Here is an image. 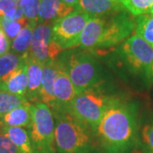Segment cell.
Wrapping results in <instances>:
<instances>
[{
  "instance_id": "6da1fadb",
  "label": "cell",
  "mask_w": 153,
  "mask_h": 153,
  "mask_svg": "<svg viewBox=\"0 0 153 153\" xmlns=\"http://www.w3.org/2000/svg\"><path fill=\"white\" fill-rule=\"evenodd\" d=\"M134 108L113 101L105 113L96 131L105 146L111 152H123L131 146L136 135Z\"/></svg>"
},
{
  "instance_id": "7a4b0ae2",
  "label": "cell",
  "mask_w": 153,
  "mask_h": 153,
  "mask_svg": "<svg viewBox=\"0 0 153 153\" xmlns=\"http://www.w3.org/2000/svg\"><path fill=\"white\" fill-rule=\"evenodd\" d=\"M114 100L98 85L76 94L66 112L87 128L96 131L105 113Z\"/></svg>"
},
{
  "instance_id": "3957f363",
  "label": "cell",
  "mask_w": 153,
  "mask_h": 153,
  "mask_svg": "<svg viewBox=\"0 0 153 153\" xmlns=\"http://www.w3.org/2000/svg\"><path fill=\"white\" fill-rule=\"evenodd\" d=\"M55 115V141L58 152L88 153L91 146L88 128L67 112Z\"/></svg>"
},
{
  "instance_id": "277c9868",
  "label": "cell",
  "mask_w": 153,
  "mask_h": 153,
  "mask_svg": "<svg viewBox=\"0 0 153 153\" xmlns=\"http://www.w3.org/2000/svg\"><path fill=\"white\" fill-rule=\"evenodd\" d=\"M59 61L73 83L76 94L100 84V67L93 55L88 52H74L66 56V60L60 59Z\"/></svg>"
},
{
  "instance_id": "5b68a950",
  "label": "cell",
  "mask_w": 153,
  "mask_h": 153,
  "mask_svg": "<svg viewBox=\"0 0 153 153\" xmlns=\"http://www.w3.org/2000/svg\"><path fill=\"white\" fill-rule=\"evenodd\" d=\"M33 119L27 128L35 153L55 152V122L51 109L42 101L33 103Z\"/></svg>"
},
{
  "instance_id": "8992f818",
  "label": "cell",
  "mask_w": 153,
  "mask_h": 153,
  "mask_svg": "<svg viewBox=\"0 0 153 153\" xmlns=\"http://www.w3.org/2000/svg\"><path fill=\"white\" fill-rule=\"evenodd\" d=\"M90 18L86 13L74 10L53 23V38L60 49L64 51L78 46L80 35Z\"/></svg>"
},
{
  "instance_id": "52a82bcc",
  "label": "cell",
  "mask_w": 153,
  "mask_h": 153,
  "mask_svg": "<svg viewBox=\"0 0 153 153\" xmlns=\"http://www.w3.org/2000/svg\"><path fill=\"white\" fill-rule=\"evenodd\" d=\"M134 16L126 10L106 17L104 32L95 49H108L124 42L135 30Z\"/></svg>"
},
{
  "instance_id": "ba28073f",
  "label": "cell",
  "mask_w": 153,
  "mask_h": 153,
  "mask_svg": "<svg viewBox=\"0 0 153 153\" xmlns=\"http://www.w3.org/2000/svg\"><path fill=\"white\" fill-rule=\"evenodd\" d=\"M52 23H38L34 27L28 57L45 65L57 59L63 51L53 38Z\"/></svg>"
},
{
  "instance_id": "9c48e42d",
  "label": "cell",
  "mask_w": 153,
  "mask_h": 153,
  "mask_svg": "<svg viewBox=\"0 0 153 153\" xmlns=\"http://www.w3.org/2000/svg\"><path fill=\"white\" fill-rule=\"evenodd\" d=\"M122 50L134 71H144L146 73L153 63V45L137 34L130 36L123 43Z\"/></svg>"
},
{
  "instance_id": "30bf717a",
  "label": "cell",
  "mask_w": 153,
  "mask_h": 153,
  "mask_svg": "<svg viewBox=\"0 0 153 153\" xmlns=\"http://www.w3.org/2000/svg\"><path fill=\"white\" fill-rule=\"evenodd\" d=\"M60 71L55 79L54 86V94L56 100V111L55 114L59 112H66L68 106L76 94L75 87L71 82L68 74L60 63Z\"/></svg>"
},
{
  "instance_id": "8fae6325",
  "label": "cell",
  "mask_w": 153,
  "mask_h": 153,
  "mask_svg": "<svg viewBox=\"0 0 153 153\" xmlns=\"http://www.w3.org/2000/svg\"><path fill=\"white\" fill-rule=\"evenodd\" d=\"M60 68V62L57 59L44 65L43 78L40 88V101L47 105L53 112H55L56 111L54 86Z\"/></svg>"
},
{
  "instance_id": "7c38bea8",
  "label": "cell",
  "mask_w": 153,
  "mask_h": 153,
  "mask_svg": "<svg viewBox=\"0 0 153 153\" xmlns=\"http://www.w3.org/2000/svg\"><path fill=\"white\" fill-rule=\"evenodd\" d=\"M76 10L86 13L90 17L105 18L126 9L115 0H79Z\"/></svg>"
},
{
  "instance_id": "4fadbf2b",
  "label": "cell",
  "mask_w": 153,
  "mask_h": 153,
  "mask_svg": "<svg viewBox=\"0 0 153 153\" xmlns=\"http://www.w3.org/2000/svg\"><path fill=\"white\" fill-rule=\"evenodd\" d=\"M105 23L106 17H91L80 35L78 46L85 50L95 49L103 34Z\"/></svg>"
},
{
  "instance_id": "5bb4252c",
  "label": "cell",
  "mask_w": 153,
  "mask_h": 153,
  "mask_svg": "<svg viewBox=\"0 0 153 153\" xmlns=\"http://www.w3.org/2000/svg\"><path fill=\"white\" fill-rule=\"evenodd\" d=\"M73 10V8L65 4L62 0H41L38 10V23L53 24Z\"/></svg>"
},
{
  "instance_id": "9a60e30c",
  "label": "cell",
  "mask_w": 153,
  "mask_h": 153,
  "mask_svg": "<svg viewBox=\"0 0 153 153\" xmlns=\"http://www.w3.org/2000/svg\"><path fill=\"white\" fill-rule=\"evenodd\" d=\"M27 63L26 59L25 63H23L10 76L0 82V90L26 98L27 93Z\"/></svg>"
},
{
  "instance_id": "2e32d148",
  "label": "cell",
  "mask_w": 153,
  "mask_h": 153,
  "mask_svg": "<svg viewBox=\"0 0 153 153\" xmlns=\"http://www.w3.org/2000/svg\"><path fill=\"white\" fill-rule=\"evenodd\" d=\"M28 85L26 98L29 102L40 101V88L43 78L44 65L27 55Z\"/></svg>"
},
{
  "instance_id": "e0dca14e",
  "label": "cell",
  "mask_w": 153,
  "mask_h": 153,
  "mask_svg": "<svg viewBox=\"0 0 153 153\" xmlns=\"http://www.w3.org/2000/svg\"><path fill=\"white\" fill-rule=\"evenodd\" d=\"M32 106L33 103L28 101L16 109L12 110L0 119V123L3 126L28 128L31 126L33 119Z\"/></svg>"
},
{
  "instance_id": "ac0fdd59",
  "label": "cell",
  "mask_w": 153,
  "mask_h": 153,
  "mask_svg": "<svg viewBox=\"0 0 153 153\" xmlns=\"http://www.w3.org/2000/svg\"><path fill=\"white\" fill-rule=\"evenodd\" d=\"M0 131L10 139L21 153H35L29 132L24 128L2 126L0 128Z\"/></svg>"
},
{
  "instance_id": "d6986e66",
  "label": "cell",
  "mask_w": 153,
  "mask_h": 153,
  "mask_svg": "<svg viewBox=\"0 0 153 153\" xmlns=\"http://www.w3.org/2000/svg\"><path fill=\"white\" fill-rule=\"evenodd\" d=\"M27 55H21L14 52L0 55V82L6 79L26 62Z\"/></svg>"
},
{
  "instance_id": "ffe728a7",
  "label": "cell",
  "mask_w": 153,
  "mask_h": 153,
  "mask_svg": "<svg viewBox=\"0 0 153 153\" xmlns=\"http://www.w3.org/2000/svg\"><path fill=\"white\" fill-rule=\"evenodd\" d=\"M36 26V24L28 22L27 25L22 28L16 37L12 40L10 47L14 53L21 55L27 54L32 44L33 29Z\"/></svg>"
},
{
  "instance_id": "44dd1931",
  "label": "cell",
  "mask_w": 153,
  "mask_h": 153,
  "mask_svg": "<svg viewBox=\"0 0 153 153\" xmlns=\"http://www.w3.org/2000/svg\"><path fill=\"white\" fill-rule=\"evenodd\" d=\"M135 34L153 45V16L146 13L135 18Z\"/></svg>"
},
{
  "instance_id": "7402d4cb",
  "label": "cell",
  "mask_w": 153,
  "mask_h": 153,
  "mask_svg": "<svg viewBox=\"0 0 153 153\" xmlns=\"http://www.w3.org/2000/svg\"><path fill=\"white\" fill-rule=\"evenodd\" d=\"M27 102L28 100L25 97L0 90V119L12 110Z\"/></svg>"
},
{
  "instance_id": "603a6c76",
  "label": "cell",
  "mask_w": 153,
  "mask_h": 153,
  "mask_svg": "<svg viewBox=\"0 0 153 153\" xmlns=\"http://www.w3.org/2000/svg\"><path fill=\"white\" fill-rule=\"evenodd\" d=\"M27 24L28 21L25 17L18 21H12L5 16H0V29L3 30V32L11 41Z\"/></svg>"
},
{
  "instance_id": "cb8c5ba5",
  "label": "cell",
  "mask_w": 153,
  "mask_h": 153,
  "mask_svg": "<svg viewBox=\"0 0 153 153\" xmlns=\"http://www.w3.org/2000/svg\"><path fill=\"white\" fill-rule=\"evenodd\" d=\"M123 5L132 16H139L150 12L153 0H124Z\"/></svg>"
},
{
  "instance_id": "d4e9b609",
  "label": "cell",
  "mask_w": 153,
  "mask_h": 153,
  "mask_svg": "<svg viewBox=\"0 0 153 153\" xmlns=\"http://www.w3.org/2000/svg\"><path fill=\"white\" fill-rule=\"evenodd\" d=\"M41 0H19L18 6L23 11L24 16L28 22L38 25V10Z\"/></svg>"
},
{
  "instance_id": "484cf974",
  "label": "cell",
  "mask_w": 153,
  "mask_h": 153,
  "mask_svg": "<svg viewBox=\"0 0 153 153\" xmlns=\"http://www.w3.org/2000/svg\"><path fill=\"white\" fill-rule=\"evenodd\" d=\"M0 153H21L10 139L0 131Z\"/></svg>"
},
{
  "instance_id": "4316f807",
  "label": "cell",
  "mask_w": 153,
  "mask_h": 153,
  "mask_svg": "<svg viewBox=\"0 0 153 153\" xmlns=\"http://www.w3.org/2000/svg\"><path fill=\"white\" fill-rule=\"evenodd\" d=\"M141 138L144 145L150 152H153V123L143 128Z\"/></svg>"
},
{
  "instance_id": "83f0119b",
  "label": "cell",
  "mask_w": 153,
  "mask_h": 153,
  "mask_svg": "<svg viewBox=\"0 0 153 153\" xmlns=\"http://www.w3.org/2000/svg\"><path fill=\"white\" fill-rule=\"evenodd\" d=\"M4 16L7 17L12 21H18L23 17H25L24 14H23V11L19 6H16V7L12 8L11 10H10L6 13Z\"/></svg>"
},
{
  "instance_id": "f1b7e54d",
  "label": "cell",
  "mask_w": 153,
  "mask_h": 153,
  "mask_svg": "<svg viewBox=\"0 0 153 153\" xmlns=\"http://www.w3.org/2000/svg\"><path fill=\"white\" fill-rule=\"evenodd\" d=\"M18 6L13 0H0V16H4L12 8Z\"/></svg>"
},
{
  "instance_id": "f546056e",
  "label": "cell",
  "mask_w": 153,
  "mask_h": 153,
  "mask_svg": "<svg viewBox=\"0 0 153 153\" xmlns=\"http://www.w3.org/2000/svg\"><path fill=\"white\" fill-rule=\"evenodd\" d=\"M10 49V40L4 33L0 38V55H5Z\"/></svg>"
},
{
  "instance_id": "4dcf8cb0",
  "label": "cell",
  "mask_w": 153,
  "mask_h": 153,
  "mask_svg": "<svg viewBox=\"0 0 153 153\" xmlns=\"http://www.w3.org/2000/svg\"><path fill=\"white\" fill-rule=\"evenodd\" d=\"M62 1L65 4L73 8L74 10H76V6L78 4V2H79V0H62Z\"/></svg>"
},
{
  "instance_id": "1f68e13d",
  "label": "cell",
  "mask_w": 153,
  "mask_h": 153,
  "mask_svg": "<svg viewBox=\"0 0 153 153\" xmlns=\"http://www.w3.org/2000/svg\"><path fill=\"white\" fill-rule=\"evenodd\" d=\"M146 75L147 76L148 80L152 82V83H153V63L148 68L147 71H146Z\"/></svg>"
},
{
  "instance_id": "d6a6232c",
  "label": "cell",
  "mask_w": 153,
  "mask_h": 153,
  "mask_svg": "<svg viewBox=\"0 0 153 153\" xmlns=\"http://www.w3.org/2000/svg\"><path fill=\"white\" fill-rule=\"evenodd\" d=\"M149 13H150V14H152V15L153 16V5L152 7L151 8V10H150V12H149Z\"/></svg>"
},
{
  "instance_id": "836d02e7",
  "label": "cell",
  "mask_w": 153,
  "mask_h": 153,
  "mask_svg": "<svg viewBox=\"0 0 153 153\" xmlns=\"http://www.w3.org/2000/svg\"><path fill=\"white\" fill-rule=\"evenodd\" d=\"M115 1H117V3H120V4H123V2L124 0H115Z\"/></svg>"
},
{
  "instance_id": "e575fe53",
  "label": "cell",
  "mask_w": 153,
  "mask_h": 153,
  "mask_svg": "<svg viewBox=\"0 0 153 153\" xmlns=\"http://www.w3.org/2000/svg\"><path fill=\"white\" fill-rule=\"evenodd\" d=\"M2 126H3V125H2V124H1V123H0V128H1V127H2Z\"/></svg>"
}]
</instances>
